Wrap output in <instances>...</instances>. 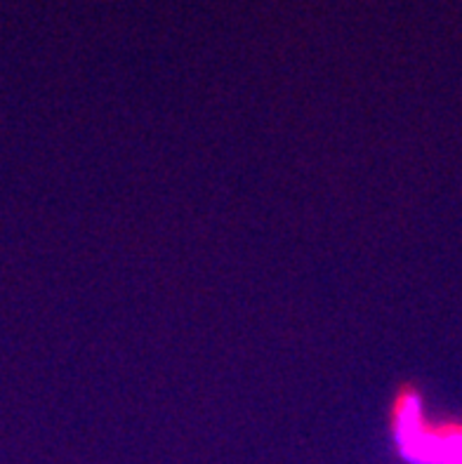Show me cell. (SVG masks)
<instances>
[{
    "instance_id": "1",
    "label": "cell",
    "mask_w": 462,
    "mask_h": 464,
    "mask_svg": "<svg viewBox=\"0 0 462 464\" xmlns=\"http://www.w3.org/2000/svg\"><path fill=\"white\" fill-rule=\"evenodd\" d=\"M392 431L398 453L410 464H462V424H434L422 412L416 392H401L394 403Z\"/></svg>"
}]
</instances>
